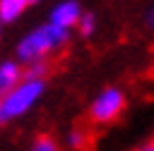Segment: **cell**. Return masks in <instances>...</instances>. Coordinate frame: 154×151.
Masks as SVG:
<instances>
[{
    "label": "cell",
    "mask_w": 154,
    "mask_h": 151,
    "mask_svg": "<svg viewBox=\"0 0 154 151\" xmlns=\"http://www.w3.org/2000/svg\"><path fill=\"white\" fill-rule=\"evenodd\" d=\"M67 41V31L53 26V24H43L38 29H34L29 36H24L17 46V55L24 65H36V62H48V58L63 48Z\"/></svg>",
    "instance_id": "1"
},
{
    "label": "cell",
    "mask_w": 154,
    "mask_h": 151,
    "mask_svg": "<svg viewBox=\"0 0 154 151\" xmlns=\"http://www.w3.org/2000/svg\"><path fill=\"white\" fill-rule=\"evenodd\" d=\"M41 91H43V81L41 79H26V77L19 84H14L12 89H7L0 96V122L17 120L26 110H31V105L38 101Z\"/></svg>",
    "instance_id": "2"
},
{
    "label": "cell",
    "mask_w": 154,
    "mask_h": 151,
    "mask_svg": "<svg viewBox=\"0 0 154 151\" xmlns=\"http://www.w3.org/2000/svg\"><path fill=\"white\" fill-rule=\"evenodd\" d=\"M123 108H125V93L120 89H106L94 98L89 115L96 125H106V122H113L123 113Z\"/></svg>",
    "instance_id": "3"
},
{
    "label": "cell",
    "mask_w": 154,
    "mask_h": 151,
    "mask_svg": "<svg viewBox=\"0 0 154 151\" xmlns=\"http://www.w3.org/2000/svg\"><path fill=\"white\" fill-rule=\"evenodd\" d=\"M79 17H82L79 5H77L75 0H65V2H60V5L53 7V12H51V22H48V24H53V26L67 31V29L77 26Z\"/></svg>",
    "instance_id": "4"
},
{
    "label": "cell",
    "mask_w": 154,
    "mask_h": 151,
    "mask_svg": "<svg viewBox=\"0 0 154 151\" xmlns=\"http://www.w3.org/2000/svg\"><path fill=\"white\" fill-rule=\"evenodd\" d=\"M31 2L34 0H0V24L17 19L26 10V5H31Z\"/></svg>",
    "instance_id": "5"
},
{
    "label": "cell",
    "mask_w": 154,
    "mask_h": 151,
    "mask_svg": "<svg viewBox=\"0 0 154 151\" xmlns=\"http://www.w3.org/2000/svg\"><path fill=\"white\" fill-rule=\"evenodd\" d=\"M31 151H58V144H55V139L51 134H41V137L34 139Z\"/></svg>",
    "instance_id": "6"
},
{
    "label": "cell",
    "mask_w": 154,
    "mask_h": 151,
    "mask_svg": "<svg viewBox=\"0 0 154 151\" xmlns=\"http://www.w3.org/2000/svg\"><path fill=\"white\" fill-rule=\"evenodd\" d=\"M77 26H79V31H82L84 36H89V34L94 31V17H91L89 12H82V17H79Z\"/></svg>",
    "instance_id": "7"
},
{
    "label": "cell",
    "mask_w": 154,
    "mask_h": 151,
    "mask_svg": "<svg viewBox=\"0 0 154 151\" xmlns=\"http://www.w3.org/2000/svg\"><path fill=\"white\" fill-rule=\"evenodd\" d=\"M67 141H70V146H75V149H82V146L87 144V134H84L82 129H75V132H70Z\"/></svg>",
    "instance_id": "8"
},
{
    "label": "cell",
    "mask_w": 154,
    "mask_h": 151,
    "mask_svg": "<svg viewBox=\"0 0 154 151\" xmlns=\"http://www.w3.org/2000/svg\"><path fill=\"white\" fill-rule=\"evenodd\" d=\"M7 89H12V86H10V81L5 79V74H2V67H0V96H2Z\"/></svg>",
    "instance_id": "9"
},
{
    "label": "cell",
    "mask_w": 154,
    "mask_h": 151,
    "mask_svg": "<svg viewBox=\"0 0 154 151\" xmlns=\"http://www.w3.org/2000/svg\"><path fill=\"white\" fill-rule=\"evenodd\" d=\"M135 151H154V141H149V144H144V146H140Z\"/></svg>",
    "instance_id": "10"
}]
</instances>
